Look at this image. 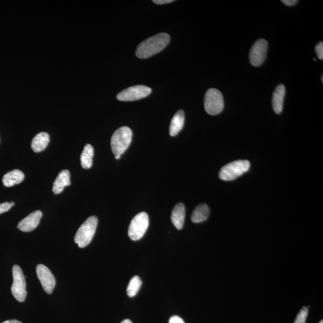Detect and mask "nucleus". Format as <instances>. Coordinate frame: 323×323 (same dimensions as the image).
<instances>
[{"mask_svg": "<svg viewBox=\"0 0 323 323\" xmlns=\"http://www.w3.org/2000/svg\"><path fill=\"white\" fill-rule=\"evenodd\" d=\"M170 42V36L162 32L151 36L140 44L136 48V56L140 59H146L154 56L164 50Z\"/></svg>", "mask_w": 323, "mask_h": 323, "instance_id": "obj_1", "label": "nucleus"}, {"mask_svg": "<svg viewBox=\"0 0 323 323\" xmlns=\"http://www.w3.org/2000/svg\"><path fill=\"white\" fill-rule=\"evenodd\" d=\"M120 323H132V322H131L130 320L126 319V320H124L122 322Z\"/></svg>", "mask_w": 323, "mask_h": 323, "instance_id": "obj_28", "label": "nucleus"}, {"mask_svg": "<svg viewBox=\"0 0 323 323\" xmlns=\"http://www.w3.org/2000/svg\"><path fill=\"white\" fill-rule=\"evenodd\" d=\"M14 206V202L0 204V214L8 212Z\"/></svg>", "mask_w": 323, "mask_h": 323, "instance_id": "obj_22", "label": "nucleus"}, {"mask_svg": "<svg viewBox=\"0 0 323 323\" xmlns=\"http://www.w3.org/2000/svg\"><path fill=\"white\" fill-rule=\"evenodd\" d=\"M316 52L320 60H323V42H319L315 48Z\"/></svg>", "mask_w": 323, "mask_h": 323, "instance_id": "obj_23", "label": "nucleus"}, {"mask_svg": "<svg viewBox=\"0 0 323 323\" xmlns=\"http://www.w3.org/2000/svg\"><path fill=\"white\" fill-rule=\"evenodd\" d=\"M268 44L266 40L259 39L252 45L249 54L250 62L254 66H260L266 60Z\"/></svg>", "mask_w": 323, "mask_h": 323, "instance_id": "obj_9", "label": "nucleus"}, {"mask_svg": "<svg viewBox=\"0 0 323 323\" xmlns=\"http://www.w3.org/2000/svg\"><path fill=\"white\" fill-rule=\"evenodd\" d=\"M142 285L141 279L138 276H134L129 283L127 288V294L128 296L132 298L138 294Z\"/></svg>", "mask_w": 323, "mask_h": 323, "instance_id": "obj_20", "label": "nucleus"}, {"mask_svg": "<svg viewBox=\"0 0 323 323\" xmlns=\"http://www.w3.org/2000/svg\"><path fill=\"white\" fill-rule=\"evenodd\" d=\"M308 314V308L303 307L301 309L300 312L298 314L294 323H306Z\"/></svg>", "mask_w": 323, "mask_h": 323, "instance_id": "obj_21", "label": "nucleus"}, {"mask_svg": "<svg viewBox=\"0 0 323 323\" xmlns=\"http://www.w3.org/2000/svg\"><path fill=\"white\" fill-rule=\"evenodd\" d=\"M13 284L11 288L12 294L20 302L25 301L27 294L26 281L22 270L18 265H14L12 269Z\"/></svg>", "mask_w": 323, "mask_h": 323, "instance_id": "obj_6", "label": "nucleus"}, {"mask_svg": "<svg viewBox=\"0 0 323 323\" xmlns=\"http://www.w3.org/2000/svg\"><path fill=\"white\" fill-rule=\"evenodd\" d=\"M169 323H185L182 319L178 316H172L170 319Z\"/></svg>", "mask_w": 323, "mask_h": 323, "instance_id": "obj_24", "label": "nucleus"}, {"mask_svg": "<svg viewBox=\"0 0 323 323\" xmlns=\"http://www.w3.org/2000/svg\"><path fill=\"white\" fill-rule=\"evenodd\" d=\"M120 158H121V155H115L116 160H120Z\"/></svg>", "mask_w": 323, "mask_h": 323, "instance_id": "obj_29", "label": "nucleus"}, {"mask_svg": "<svg viewBox=\"0 0 323 323\" xmlns=\"http://www.w3.org/2000/svg\"><path fill=\"white\" fill-rule=\"evenodd\" d=\"M204 108L210 115L220 114L224 108V99L220 91L214 88L207 90L204 99Z\"/></svg>", "mask_w": 323, "mask_h": 323, "instance_id": "obj_5", "label": "nucleus"}, {"mask_svg": "<svg viewBox=\"0 0 323 323\" xmlns=\"http://www.w3.org/2000/svg\"><path fill=\"white\" fill-rule=\"evenodd\" d=\"M71 184L70 182V173L68 170H62L59 173L53 184L52 191L56 194H60L66 186Z\"/></svg>", "mask_w": 323, "mask_h": 323, "instance_id": "obj_12", "label": "nucleus"}, {"mask_svg": "<svg viewBox=\"0 0 323 323\" xmlns=\"http://www.w3.org/2000/svg\"><path fill=\"white\" fill-rule=\"evenodd\" d=\"M284 4L288 6H292L296 4L298 1L296 0H282V1Z\"/></svg>", "mask_w": 323, "mask_h": 323, "instance_id": "obj_26", "label": "nucleus"}, {"mask_svg": "<svg viewBox=\"0 0 323 323\" xmlns=\"http://www.w3.org/2000/svg\"><path fill=\"white\" fill-rule=\"evenodd\" d=\"M98 222V219L96 216H90L78 228L74 236V242L78 244L79 248H86L92 242L96 230Z\"/></svg>", "mask_w": 323, "mask_h": 323, "instance_id": "obj_2", "label": "nucleus"}, {"mask_svg": "<svg viewBox=\"0 0 323 323\" xmlns=\"http://www.w3.org/2000/svg\"><path fill=\"white\" fill-rule=\"evenodd\" d=\"M322 77H323V75L322 76V82H323V78Z\"/></svg>", "mask_w": 323, "mask_h": 323, "instance_id": "obj_30", "label": "nucleus"}, {"mask_svg": "<svg viewBox=\"0 0 323 323\" xmlns=\"http://www.w3.org/2000/svg\"><path fill=\"white\" fill-rule=\"evenodd\" d=\"M132 132L130 128L120 127L115 131L111 139V148L114 155H122L129 148L132 141Z\"/></svg>", "mask_w": 323, "mask_h": 323, "instance_id": "obj_3", "label": "nucleus"}, {"mask_svg": "<svg viewBox=\"0 0 323 323\" xmlns=\"http://www.w3.org/2000/svg\"><path fill=\"white\" fill-rule=\"evenodd\" d=\"M42 216V212L40 210H36L21 220L18 224L17 228L24 232H32L38 226Z\"/></svg>", "mask_w": 323, "mask_h": 323, "instance_id": "obj_11", "label": "nucleus"}, {"mask_svg": "<svg viewBox=\"0 0 323 323\" xmlns=\"http://www.w3.org/2000/svg\"><path fill=\"white\" fill-rule=\"evenodd\" d=\"M172 0H154L153 2L157 4H168V3L172 2Z\"/></svg>", "mask_w": 323, "mask_h": 323, "instance_id": "obj_25", "label": "nucleus"}, {"mask_svg": "<svg viewBox=\"0 0 323 323\" xmlns=\"http://www.w3.org/2000/svg\"><path fill=\"white\" fill-rule=\"evenodd\" d=\"M151 92V88L144 85H136L127 88L118 93L117 98L121 102H132L144 98L150 95Z\"/></svg>", "mask_w": 323, "mask_h": 323, "instance_id": "obj_8", "label": "nucleus"}, {"mask_svg": "<svg viewBox=\"0 0 323 323\" xmlns=\"http://www.w3.org/2000/svg\"><path fill=\"white\" fill-rule=\"evenodd\" d=\"M286 94V88L282 84H280L276 88L272 96V106L276 114H280L282 111L283 102Z\"/></svg>", "mask_w": 323, "mask_h": 323, "instance_id": "obj_13", "label": "nucleus"}, {"mask_svg": "<svg viewBox=\"0 0 323 323\" xmlns=\"http://www.w3.org/2000/svg\"><path fill=\"white\" fill-rule=\"evenodd\" d=\"M250 168V163L248 160H238L222 167L219 172V178L224 181H232L239 178Z\"/></svg>", "mask_w": 323, "mask_h": 323, "instance_id": "obj_4", "label": "nucleus"}, {"mask_svg": "<svg viewBox=\"0 0 323 323\" xmlns=\"http://www.w3.org/2000/svg\"><path fill=\"white\" fill-rule=\"evenodd\" d=\"M319 323H323V321H322H322H321Z\"/></svg>", "mask_w": 323, "mask_h": 323, "instance_id": "obj_31", "label": "nucleus"}, {"mask_svg": "<svg viewBox=\"0 0 323 323\" xmlns=\"http://www.w3.org/2000/svg\"><path fill=\"white\" fill-rule=\"evenodd\" d=\"M50 135L46 132H40L34 137L32 142V148L36 153L42 152L50 143Z\"/></svg>", "mask_w": 323, "mask_h": 323, "instance_id": "obj_17", "label": "nucleus"}, {"mask_svg": "<svg viewBox=\"0 0 323 323\" xmlns=\"http://www.w3.org/2000/svg\"><path fill=\"white\" fill-rule=\"evenodd\" d=\"M2 323H22L20 321L16 320H7Z\"/></svg>", "mask_w": 323, "mask_h": 323, "instance_id": "obj_27", "label": "nucleus"}, {"mask_svg": "<svg viewBox=\"0 0 323 323\" xmlns=\"http://www.w3.org/2000/svg\"><path fill=\"white\" fill-rule=\"evenodd\" d=\"M149 224V218L147 213L140 212L132 218L129 230L128 236L133 240H138L144 236Z\"/></svg>", "mask_w": 323, "mask_h": 323, "instance_id": "obj_7", "label": "nucleus"}, {"mask_svg": "<svg viewBox=\"0 0 323 323\" xmlns=\"http://www.w3.org/2000/svg\"><path fill=\"white\" fill-rule=\"evenodd\" d=\"M25 175L19 170H14L3 176L2 182L6 187L10 188L19 184L24 181Z\"/></svg>", "mask_w": 323, "mask_h": 323, "instance_id": "obj_15", "label": "nucleus"}, {"mask_svg": "<svg viewBox=\"0 0 323 323\" xmlns=\"http://www.w3.org/2000/svg\"><path fill=\"white\" fill-rule=\"evenodd\" d=\"M210 213L209 206L206 204H200L194 210L192 215V221L194 223H200L208 218Z\"/></svg>", "mask_w": 323, "mask_h": 323, "instance_id": "obj_18", "label": "nucleus"}, {"mask_svg": "<svg viewBox=\"0 0 323 323\" xmlns=\"http://www.w3.org/2000/svg\"><path fill=\"white\" fill-rule=\"evenodd\" d=\"M185 120L184 112L182 110H180L174 116L170 126V135L175 136L180 132L184 128Z\"/></svg>", "mask_w": 323, "mask_h": 323, "instance_id": "obj_16", "label": "nucleus"}, {"mask_svg": "<svg viewBox=\"0 0 323 323\" xmlns=\"http://www.w3.org/2000/svg\"><path fill=\"white\" fill-rule=\"evenodd\" d=\"M94 150L92 145L87 144L84 146L80 156L82 168L84 169H90L92 166Z\"/></svg>", "mask_w": 323, "mask_h": 323, "instance_id": "obj_19", "label": "nucleus"}, {"mask_svg": "<svg viewBox=\"0 0 323 323\" xmlns=\"http://www.w3.org/2000/svg\"><path fill=\"white\" fill-rule=\"evenodd\" d=\"M36 273L44 290L48 294H52L56 286V278L52 273L48 267L42 264L36 266Z\"/></svg>", "mask_w": 323, "mask_h": 323, "instance_id": "obj_10", "label": "nucleus"}, {"mask_svg": "<svg viewBox=\"0 0 323 323\" xmlns=\"http://www.w3.org/2000/svg\"><path fill=\"white\" fill-rule=\"evenodd\" d=\"M186 216V209L184 204L178 203L174 208L172 217V222L178 230H182L184 227Z\"/></svg>", "mask_w": 323, "mask_h": 323, "instance_id": "obj_14", "label": "nucleus"}]
</instances>
